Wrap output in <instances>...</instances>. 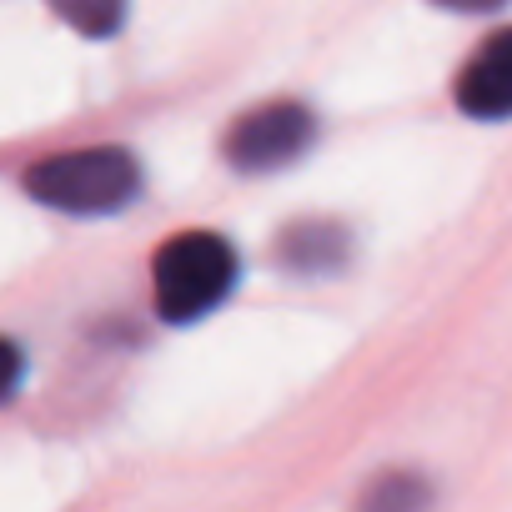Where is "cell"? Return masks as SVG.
<instances>
[{"mask_svg":"<svg viewBox=\"0 0 512 512\" xmlns=\"http://www.w3.org/2000/svg\"><path fill=\"white\" fill-rule=\"evenodd\" d=\"M317 141V121L297 101H267L231 121L226 131V161L236 171H282L302 161Z\"/></svg>","mask_w":512,"mask_h":512,"instance_id":"cell-3","label":"cell"},{"mask_svg":"<svg viewBox=\"0 0 512 512\" xmlns=\"http://www.w3.org/2000/svg\"><path fill=\"white\" fill-rule=\"evenodd\" d=\"M16 382H21V352H16L6 337H0V402L16 392Z\"/></svg>","mask_w":512,"mask_h":512,"instance_id":"cell-7","label":"cell"},{"mask_svg":"<svg viewBox=\"0 0 512 512\" xmlns=\"http://www.w3.org/2000/svg\"><path fill=\"white\" fill-rule=\"evenodd\" d=\"M156 312L176 327L216 312L236 287V251L216 231H181L156 251Z\"/></svg>","mask_w":512,"mask_h":512,"instance_id":"cell-1","label":"cell"},{"mask_svg":"<svg viewBox=\"0 0 512 512\" xmlns=\"http://www.w3.org/2000/svg\"><path fill=\"white\" fill-rule=\"evenodd\" d=\"M437 6H447V11H497L502 0H437Z\"/></svg>","mask_w":512,"mask_h":512,"instance_id":"cell-8","label":"cell"},{"mask_svg":"<svg viewBox=\"0 0 512 512\" xmlns=\"http://www.w3.org/2000/svg\"><path fill=\"white\" fill-rule=\"evenodd\" d=\"M422 507H427V487L417 477H382L357 512H422Z\"/></svg>","mask_w":512,"mask_h":512,"instance_id":"cell-6","label":"cell"},{"mask_svg":"<svg viewBox=\"0 0 512 512\" xmlns=\"http://www.w3.org/2000/svg\"><path fill=\"white\" fill-rule=\"evenodd\" d=\"M51 11H56L71 31L106 41V36H116L121 21H126V0H51Z\"/></svg>","mask_w":512,"mask_h":512,"instance_id":"cell-5","label":"cell"},{"mask_svg":"<svg viewBox=\"0 0 512 512\" xmlns=\"http://www.w3.org/2000/svg\"><path fill=\"white\" fill-rule=\"evenodd\" d=\"M457 106L472 121H507L512 116V31L487 36L467 66L457 71Z\"/></svg>","mask_w":512,"mask_h":512,"instance_id":"cell-4","label":"cell"},{"mask_svg":"<svg viewBox=\"0 0 512 512\" xmlns=\"http://www.w3.org/2000/svg\"><path fill=\"white\" fill-rule=\"evenodd\" d=\"M26 191L56 211L71 216H111L136 201L141 191V166L121 146H91V151H66L26 171Z\"/></svg>","mask_w":512,"mask_h":512,"instance_id":"cell-2","label":"cell"}]
</instances>
